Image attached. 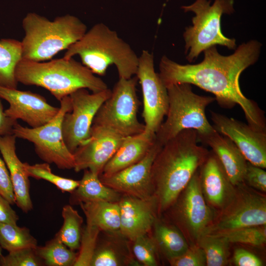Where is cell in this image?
<instances>
[{
  "mask_svg": "<svg viewBox=\"0 0 266 266\" xmlns=\"http://www.w3.org/2000/svg\"><path fill=\"white\" fill-rule=\"evenodd\" d=\"M262 45L256 40L243 43L229 56H223L216 46L203 51L200 63L181 65L163 56L159 64V74L165 86L188 83L195 85L215 96L218 104L230 108L239 105L248 124L254 129L266 132L264 111L256 102L247 98L239 87L241 73L254 64L260 54Z\"/></svg>",
  "mask_w": 266,
  "mask_h": 266,
  "instance_id": "1",
  "label": "cell"
},
{
  "mask_svg": "<svg viewBox=\"0 0 266 266\" xmlns=\"http://www.w3.org/2000/svg\"><path fill=\"white\" fill-rule=\"evenodd\" d=\"M196 131L184 130L163 146L152 167L158 215L168 210L207 158L209 151L198 145Z\"/></svg>",
  "mask_w": 266,
  "mask_h": 266,
  "instance_id": "2",
  "label": "cell"
},
{
  "mask_svg": "<svg viewBox=\"0 0 266 266\" xmlns=\"http://www.w3.org/2000/svg\"><path fill=\"white\" fill-rule=\"evenodd\" d=\"M79 56L82 64L92 72L104 75L108 67L114 65L119 78L129 79L136 74L139 57L116 31L102 23L94 25L71 45L63 57Z\"/></svg>",
  "mask_w": 266,
  "mask_h": 266,
  "instance_id": "3",
  "label": "cell"
},
{
  "mask_svg": "<svg viewBox=\"0 0 266 266\" xmlns=\"http://www.w3.org/2000/svg\"><path fill=\"white\" fill-rule=\"evenodd\" d=\"M15 77L18 83L47 90L59 101L81 88L92 93L108 88L103 80L73 58L45 62L22 59L16 66Z\"/></svg>",
  "mask_w": 266,
  "mask_h": 266,
  "instance_id": "4",
  "label": "cell"
},
{
  "mask_svg": "<svg viewBox=\"0 0 266 266\" xmlns=\"http://www.w3.org/2000/svg\"><path fill=\"white\" fill-rule=\"evenodd\" d=\"M22 27L25 33L21 41L22 59L34 62L51 59L79 40L87 31L82 21L69 14L50 21L29 13L23 19Z\"/></svg>",
  "mask_w": 266,
  "mask_h": 266,
  "instance_id": "5",
  "label": "cell"
},
{
  "mask_svg": "<svg viewBox=\"0 0 266 266\" xmlns=\"http://www.w3.org/2000/svg\"><path fill=\"white\" fill-rule=\"evenodd\" d=\"M166 89L168 100L166 118L155 134L156 140L161 145L184 130L196 131L198 138L215 130L205 114L206 107L215 100V98L194 93L188 83L173 84Z\"/></svg>",
  "mask_w": 266,
  "mask_h": 266,
  "instance_id": "6",
  "label": "cell"
},
{
  "mask_svg": "<svg viewBox=\"0 0 266 266\" xmlns=\"http://www.w3.org/2000/svg\"><path fill=\"white\" fill-rule=\"evenodd\" d=\"M207 0H196L181 8L187 12H193L192 26L186 28L183 33L185 53L190 62L195 60L206 49L219 45L229 49H235V40L223 35L221 19L223 14L234 12V0H215L213 4Z\"/></svg>",
  "mask_w": 266,
  "mask_h": 266,
  "instance_id": "7",
  "label": "cell"
},
{
  "mask_svg": "<svg viewBox=\"0 0 266 266\" xmlns=\"http://www.w3.org/2000/svg\"><path fill=\"white\" fill-rule=\"evenodd\" d=\"M137 77L119 78L111 94L100 106L92 124L109 128L126 137L142 133L144 124L137 119L139 100L136 93Z\"/></svg>",
  "mask_w": 266,
  "mask_h": 266,
  "instance_id": "8",
  "label": "cell"
},
{
  "mask_svg": "<svg viewBox=\"0 0 266 266\" xmlns=\"http://www.w3.org/2000/svg\"><path fill=\"white\" fill-rule=\"evenodd\" d=\"M60 102L59 110L51 121L35 128L23 127L17 123L13 134L33 143L36 154L44 162L54 164L61 169H70L74 166V157L65 144L62 127L65 114L71 110L69 96L64 97Z\"/></svg>",
  "mask_w": 266,
  "mask_h": 266,
  "instance_id": "9",
  "label": "cell"
},
{
  "mask_svg": "<svg viewBox=\"0 0 266 266\" xmlns=\"http://www.w3.org/2000/svg\"><path fill=\"white\" fill-rule=\"evenodd\" d=\"M266 225V196L242 183L235 187L234 195L227 205L215 213L204 235Z\"/></svg>",
  "mask_w": 266,
  "mask_h": 266,
  "instance_id": "10",
  "label": "cell"
},
{
  "mask_svg": "<svg viewBox=\"0 0 266 266\" xmlns=\"http://www.w3.org/2000/svg\"><path fill=\"white\" fill-rule=\"evenodd\" d=\"M169 209L174 225L189 244H197L211 224L216 213L208 205L202 193L199 169Z\"/></svg>",
  "mask_w": 266,
  "mask_h": 266,
  "instance_id": "11",
  "label": "cell"
},
{
  "mask_svg": "<svg viewBox=\"0 0 266 266\" xmlns=\"http://www.w3.org/2000/svg\"><path fill=\"white\" fill-rule=\"evenodd\" d=\"M111 94L108 88L92 93L81 88L69 95L71 110L65 114L62 127L64 142L71 153L88 138L97 111Z\"/></svg>",
  "mask_w": 266,
  "mask_h": 266,
  "instance_id": "12",
  "label": "cell"
},
{
  "mask_svg": "<svg viewBox=\"0 0 266 266\" xmlns=\"http://www.w3.org/2000/svg\"><path fill=\"white\" fill-rule=\"evenodd\" d=\"M135 75L143 95L142 117L145 122L143 133L154 137L167 114L168 100L166 87L159 73L155 72L153 55L147 50H143L139 57Z\"/></svg>",
  "mask_w": 266,
  "mask_h": 266,
  "instance_id": "13",
  "label": "cell"
},
{
  "mask_svg": "<svg viewBox=\"0 0 266 266\" xmlns=\"http://www.w3.org/2000/svg\"><path fill=\"white\" fill-rule=\"evenodd\" d=\"M125 137L109 128L92 124L88 138L73 153V169H89L99 176Z\"/></svg>",
  "mask_w": 266,
  "mask_h": 266,
  "instance_id": "14",
  "label": "cell"
},
{
  "mask_svg": "<svg viewBox=\"0 0 266 266\" xmlns=\"http://www.w3.org/2000/svg\"><path fill=\"white\" fill-rule=\"evenodd\" d=\"M162 146L156 140L138 162L107 176H99L101 182L121 194L142 199L154 196L151 172L154 161Z\"/></svg>",
  "mask_w": 266,
  "mask_h": 266,
  "instance_id": "15",
  "label": "cell"
},
{
  "mask_svg": "<svg viewBox=\"0 0 266 266\" xmlns=\"http://www.w3.org/2000/svg\"><path fill=\"white\" fill-rule=\"evenodd\" d=\"M211 119L216 130L231 139L248 162L266 168V132L213 111Z\"/></svg>",
  "mask_w": 266,
  "mask_h": 266,
  "instance_id": "16",
  "label": "cell"
},
{
  "mask_svg": "<svg viewBox=\"0 0 266 266\" xmlns=\"http://www.w3.org/2000/svg\"><path fill=\"white\" fill-rule=\"evenodd\" d=\"M0 98L9 104L4 110L6 116L17 121L22 120L32 128L40 127L51 121L60 108L49 104L39 94L17 89L0 87Z\"/></svg>",
  "mask_w": 266,
  "mask_h": 266,
  "instance_id": "17",
  "label": "cell"
},
{
  "mask_svg": "<svg viewBox=\"0 0 266 266\" xmlns=\"http://www.w3.org/2000/svg\"><path fill=\"white\" fill-rule=\"evenodd\" d=\"M121 235L130 240L147 234L158 218V203L155 196L142 199L122 194L118 201Z\"/></svg>",
  "mask_w": 266,
  "mask_h": 266,
  "instance_id": "18",
  "label": "cell"
},
{
  "mask_svg": "<svg viewBox=\"0 0 266 266\" xmlns=\"http://www.w3.org/2000/svg\"><path fill=\"white\" fill-rule=\"evenodd\" d=\"M201 190L208 205L215 212L221 210L233 197L235 187L220 162L212 151L199 168Z\"/></svg>",
  "mask_w": 266,
  "mask_h": 266,
  "instance_id": "19",
  "label": "cell"
},
{
  "mask_svg": "<svg viewBox=\"0 0 266 266\" xmlns=\"http://www.w3.org/2000/svg\"><path fill=\"white\" fill-rule=\"evenodd\" d=\"M16 138L14 134L0 136V152L9 171L15 203L23 212L28 213L33 208L30 182L24 163L16 153Z\"/></svg>",
  "mask_w": 266,
  "mask_h": 266,
  "instance_id": "20",
  "label": "cell"
},
{
  "mask_svg": "<svg viewBox=\"0 0 266 266\" xmlns=\"http://www.w3.org/2000/svg\"><path fill=\"white\" fill-rule=\"evenodd\" d=\"M198 139L210 147L234 186L244 183L247 161L231 139L215 129Z\"/></svg>",
  "mask_w": 266,
  "mask_h": 266,
  "instance_id": "21",
  "label": "cell"
},
{
  "mask_svg": "<svg viewBox=\"0 0 266 266\" xmlns=\"http://www.w3.org/2000/svg\"><path fill=\"white\" fill-rule=\"evenodd\" d=\"M155 141L143 132L126 136L99 176H107L141 160Z\"/></svg>",
  "mask_w": 266,
  "mask_h": 266,
  "instance_id": "22",
  "label": "cell"
},
{
  "mask_svg": "<svg viewBox=\"0 0 266 266\" xmlns=\"http://www.w3.org/2000/svg\"><path fill=\"white\" fill-rule=\"evenodd\" d=\"M87 223L101 231L115 233L120 228V211L118 202L91 201L79 203Z\"/></svg>",
  "mask_w": 266,
  "mask_h": 266,
  "instance_id": "23",
  "label": "cell"
},
{
  "mask_svg": "<svg viewBox=\"0 0 266 266\" xmlns=\"http://www.w3.org/2000/svg\"><path fill=\"white\" fill-rule=\"evenodd\" d=\"M84 171L78 186L72 192L73 202L79 204L91 201H119L122 194L103 184L99 175L89 169Z\"/></svg>",
  "mask_w": 266,
  "mask_h": 266,
  "instance_id": "24",
  "label": "cell"
},
{
  "mask_svg": "<svg viewBox=\"0 0 266 266\" xmlns=\"http://www.w3.org/2000/svg\"><path fill=\"white\" fill-rule=\"evenodd\" d=\"M153 227L154 241L167 260L181 255L188 248L186 238L175 225L157 218Z\"/></svg>",
  "mask_w": 266,
  "mask_h": 266,
  "instance_id": "25",
  "label": "cell"
},
{
  "mask_svg": "<svg viewBox=\"0 0 266 266\" xmlns=\"http://www.w3.org/2000/svg\"><path fill=\"white\" fill-rule=\"evenodd\" d=\"M22 59L21 41L12 38L0 40V87L17 88L15 70Z\"/></svg>",
  "mask_w": 266,
  "mask_h": 266,
  "instance_id": "26",
  "label": "cell"
},
{
  "mask_svg": "<svg viewBox=\"0 0 266 266\" xmlns=\"http://www.w3.org/2000/svg\"><path fill=\"white\" fill-rule=\"evenodd\" d=\"M34 250L36 255L48 266H74L77 257V254L68 249L56 235L45 246H37Z\"/></svg>",
  "mask_w": 266,
  "mask_h": 266,
  "instance_id": "27",
  "label": "cell"
},
{
  "mask_svg": "<svg viewBox=\"0 0 266 266\" xmlns=\"http://www.w3.org/2000/svg\"><path fill=\"white\" fill-rule=\"evenodd\" d=\"M0 246L10 252L24 248L35 249L37 242L28 228L0 223Z\"/></svg>",
  "mask_w": 266,
  "mask_h": 266,
  "instance_id": "28",
  "label": "cell"
},
{
  "mask_svg": "<svg viewBox=\"0 0 266 266\" xmlns=\"http://www.w3.org/2000/svg\"><path fill=\"white\" fill-rule=\"evenodd\" d=\"M197 244L203 250L207 266H225L228 264L230 243L224 236L204 234Z\"/></svg>",
  "mask_w": 266,
  "mask_h": 266,
  "instance_id": "29",
  "label": "cell"
},
{
  "mask_svg": "<svg viewBox=\"0 0 266 266\" xmlns=\"http://www.w3.org/2000/svg\"><path fill=\"white\" fill-rule=\"evenodd\" d=\"M62 215L64 219L63 224L56 235L71 250L79 249L83 218L70 205H66L63 207Z\"/></svg>",
  "mask_w": 266,
  "mask_h": 266,
  "instance_id": "30",
  "label": "cell"
},
{
  "mask_svg": "<svg viewBox=\"0 0 266 266\" xmlns=\"http://www.w3.org/2000/svg\"><path fill=\"white\" fill-rule=\"evenodd\" d=\"M25 170L29 177L36 179L46 180L63 192L72 193L79 184V181L60 176L53 173L47 163L30 165L24 163Z\"/></svg>",
  "mask_w": 266,
  "mask_h": 266,
  "instance_id": "31",
  "label": "cell"
},
{
  "mask_svg": "<svg viewBox=\"0 0 266 266\" xmlns=\"http://www.w3.org/2000/svg\"><path fill=\"white\" fill-rule=\"evenodd\" d=\"M211 234L224 236L230 243L261 247L266 242V225L245 227L226 233Z\"/></svg>",
  "mask_w": 266,
  "mask_h": 266,
  "instance_id": "32",
  "label": "cell"
},
{
  "mask_svg": "<svg viewBox=\"0 0 266 266\" xmlns=\"http://www.w3.org/2000/svg\"><path fill=\"white\" fill-rule=\"evenodd\" d=\"M100 230L95 225L87 223L81 234L80 251L74 266H90L97 246L98 237Z\"/></svg>",
  "mask_w": 266,
  "mask_h": 266,
  "instance_id": "33",
  "label": "cell"
},
{
  "mask_svg": "<svg viewBox=\"0 0 266 266\" xmlns=\"http://www.w3.org/2000/svg\"><path fill=\"white\" fill-rule=\"evenodd\" d=\"M133 250L136 259L145 266L158 265V247L153 237L148 233L136 238L133 241Z\"/></svg>",
  "mask_w": 266,
  "mask_h": 266,
  "instance_id": "34",
  "label": "cell"
},
{
  "mask_svg": "<svg viewBox=\"0 0 266 266\" xmlns=\"http://www.w3.org/2000/svg\"><path fill=\"white\" fill-rule=\"evenodd\" d=\"M0 265L2 266H39L42 260L36 255L34 249L24 248L1 256Z\"/></svg>",
  "mask_w": 266,
  "mask_h": 266,
  "instance_id": "35",
  "label": "cell"
},
{
  "mask_svg": "<svg viewBox=\"0 0 266 266\" xmlns=\"http://www.w3.org/2000/svg\"><path fill=\"white\" fill-rule=\"evenodd\" d=\"M125 261L114 246L107 244L97 246L90 266H119L124 265Z\"/></svg>",
  "mask_w": 266,
  "mask_h": 266,
  "instance_id": "36",
  "label": "cell"
},
{
  "mask_svg": "<svg viewBox=\"0 0 266 266\" xmlns=\"http://www.w3.org/2000/svg\"><path fill=\"white\" fill-rule=\"evenodd\" d=\"M172 266H205L206 259L202 248L198 244L189 245L181 255L167 259Z\"/></svg>",
  "mask_w": 266,
  "mask_h": 266,
  "instance_id": "37",
  "label": "cell"
},
{
  "mask_svg": "<svg viewBox=\"0 0 266 266\" xmlns=\"http://www.w3.org/2000/svg\"><path fill=\"white\" fill-rule=\"evenodd\" d=\"M244 183L259 191L266 192V172L264 168L254 166L247 162Z\"/></svg>",
  "mask_w": 266,
  "mask_h": 266,
  "instance_id": "38",
  "label": "cell"
},
{
  "mask_svg": "<svg viewBox=\"0 0 266 266\" xmlns=\"http://www.w3.org/2000/svg\"><path fill=\"white\" fill-rule=\"evenodd\" d=\"M0 194H1L11 205L15 203L14 193L9 173L6 164L0 157Z\"/></svg>",
  "mask_w": 266,
  "mask_h": 266,
  "instance_id": "39",
  "label": "cell"
},
{
  "mask_svg": "<svg viewBox=\"0 0 266 266\" xmlns=\"http://www.w3.org/2000/svg\"><path fill=\"white\" fill-rule=\"evenodd\" d=\"M233 262L236 266H263L262 260L253 253L242 248L235 249Z\"/></svg>",
  "mask_w": 266,
  "mask_h": 266,
  "instance_id": "40",
  "label": "cell"
},
{
  "mask_svg": "<svg viewBox=\"0 0 266 266\" xmlns=\"http://www.w3.org/2000/svg\"><path fill=\"white\" fill-rule=\"evenodd\" d=\"M11 204L0 194V223L17 225L19 217Z\"/></svg>",
  "mask_w": 266,
  "mask_h": 266,
  "instance_id": "41",
  "label": "cell"
},
{
  "mask_svg": "<svg viewBox=\"0 0 266 266\" xmlns=\"http://www.w3.org/2000/svg\"><path fill=\"white\" fill-rule=\"evenodd\" d=\"M17 121L6 115L0 98V136L13 134V131Z\"/></svg>",
  "mask_w": 266,
  "mask_h": 266,
  "instance_id": "42",
  "label": "cell"
},
{
  "mask_svg": "<svg viewBox=\"0 0 266 266\" xmlns=\"http://www.w3.org/2000/svg\"><path fill=\"white\" fill-rule=\"evenodd\" d=\"M1 256V247L0 246V258Z\"/></svg>",
  "mask_w": 266,
  "mask_h": 266,
  "instance_id": "43",
  "label": "cell"
}]
</instances>
